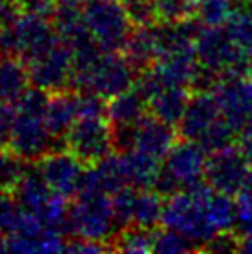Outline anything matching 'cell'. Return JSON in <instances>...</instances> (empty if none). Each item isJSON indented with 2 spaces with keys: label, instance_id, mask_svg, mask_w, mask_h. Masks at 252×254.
<instances>
[{
  "label": "cell",
  "instance_id": "cell-1",
  "mask_svg": "<svg viewBox=\"0 0 252 254\" xmlns=\"http://www.w3.org/2000/svg\"><path fill=\"white\" fill-rule=\"evenodd\" d=\"M239 219L236 198L213 190L210 184L169 195L161 225L184 234L198 249L228 234Z\"/></svg>",
  "mask_w": 252,
  "mask_h": 254
},
{
  "label": "cell",
  "instance_id": "cell-2",
  "mask_svg": "<svg viewBox=\"0 0 252 254\" xmlns=\"http://www.w3.org/2000/svg\"><path fill=\"white\" fill-rule=\"evenodd\" d=\"M49 97V91L34 87L26 89L24 95L13 104L15 117L7 147L28 163H37L43 156L62 145L52 135L45 119Z\"/></svg>",
  "mask_w": 252,
  "mask_h": 254
},
{
  "label": "cell",
  "instance_id": "cell-3",
  "mask_svg": "<svg viewBox=\"0 0 252 254\" xmlns=\"http://www.w3.org/2000/svg\"><path fill=\"white\" fill-rule=\"evenodd\" d=\"M195 49L200 72L215 80L228 74H247L252 69V52L234 37L228 26H206L198 30Z\"/></svg>",
  "mask_w": 252,
  "mask_h": 254
},
{
  "label": "cell",
  "instance_id": "cell-4",
  "mask_svg": "<svg viewBox=\"0 0 252 254\" xmlns=\"http://www.w3.org/2000/svg\"><path fill=\"white\" fill-rule=\"evenodd\" d=\"M178 127L180 134L186 139L198 143L208 152L232 145L234 135L238 137L236 130L230 127V123L221 112L211 89L210 91L202 89L191 95V100Z\"/></svg>",
  "mask_w": 252,
  "mask_h": 254
},
{
  "label": "cell",
  "instance_id": "cell-5",
  "mask_svg": "<svg viewBox=\"0 0 252 254\" xmlns=\"http://www.w3.org/2000/svg\"><path fill=\"white\" fill-rule=\"evenodd\" d=\"M67 223L70 236L104 243L112 241L119 228L112 197L104 191H78L69 204Z\"/></svg>",
  "mask_w": 252,
  "mask_h": 254
},
{
  "label": "cell",
  "instance_id": "cell-6",
  "mask_svg": "<svg viewBox=\"0 0 252 254\" xmlns=\"http://www.w3.org/2000/svg\"><path fill=\"white\" fill-rule=\"evenodd\" d=\"M58 37L50 19L17 7L11 19L0 26V54L17 56L26 64Z\"/></svg>",
  "mask_w": 252,
  "mask_h": 254
},
{
  "label": "cell",
  "instance_id": "cell-7",
  "mask_svg": "<svg viewBox=\"0 0 252 254\" xmlns=\"http://www.w3.org/2000/svg\"><path fill=\"white\" fill-rule=\"evenodd\" d=\"M210 152L204 150L198 143L186 141L176 143L163 160L160 175L154 188L161 195H173L176 191L193 190L206 184V167Z\"/></svg>",
  "mask_w": 252,
  "mask_h": 254
},
{
  "label": "cell",
  "instance_id": "cell-8",
  "mask_svg": "<svg viewBox=\"0 0 252 254\" xmlns=\"http://www.w3.org/2000/svg\"><path fill=\"white\" fill-rule=\"evenodd\" d=\"M135 72L128 58L119 52H102L87 69L74 72L72 89L95 91L110 100L135 85Z\"/></svg>",
  "mask_w": 252,
  "mask_h": 254
},
{
  "label": "cell",
  "instance_id": "cell-9",
  "mask_svg": "<svg viewBox=\"0 0 252 254\" xmlns=\"http://www.w3.org/2000/svg\"><path fill=\"white\" fill-rule=\"evenodd\" d=\"M84 19L102 52L123 50L133 30L123 0H84Z\"/></svg>",
  "mask_w": 252,
  "mask_h": 254
},
{
  "label": "cell",
  "instance_id": "cell-10",
  "mask_svg": "<svg viewBox=\"0 0 252 254\" xmlns=\"http://www.w3.org/2000/svg\"><path fill=\"white\" fill-rule=\"evenodd\" d=\"M63 147L89 167L110 156L115 148L112 123L106 115L78 117L65 134Z\"/></svg>",
  "mask_w": 252,
  "mask_h": 254
},
{
  "label": "cell",
  "instance_id": "cell-11",
  "mask_svg": "<svg viewBox=\"0 0 252 254\" xmlns=\"http://www.w3.org/2000/svg\"><path fill=\"white\" fill-rule=\"evenodd\" d=\"M30 82L45 91L72 89L74 80V54L65 41H56L26 62Z\"/></svg>",
  "mask_w": 252,
  "mask_h": 254
},
{
  "label": "cell",
  "instance_id": "cell-12",
  "mask_svg": "<svg viewBox=\"0 0 252 254\" xmlns=\"http://www.w3.org/2000/svg\"><path fill=\"white\" fill-rule=\"evenodd\" d=\"M211 93L236 134L252 125V82L249 72L219 78L211 85Z\"/></svg>",
  "mask_w": 252,
  "mask_h": 254
},
{
  "label": "cell",
  "instance_id": "cell-13",
  "mask_svg": "<svg viewBox=\"0 0 252 254\" xmlns=\"http://www.w3.org/2000/svg\"><path fill=\"white\" fill-rule=\"evenodd\" d=\"M37 169L41 171L45 180L56 193L65 198H72L82 186L87 165H84L65 147H60L43 156L37 162Z\"/></svg>",
  "mask_w": 252,
  "mask_h": 254
},
{
  "label": "cell",
  "instance_id": "cell-14",
  "mask_svg": "<svg viewBox=\"0 0 252 254\" xmlns=\"http://www.w3.org/2000/svg\"><path fill=\"white\" fill-rule=\"evenodd\" d=\"M251 171V163L245 160L241 150L232 145L217 148L208 156L206 167V184H210L213 190L236 197L239 188L243 186L247 175Z\"/></svg>",
  "mask_w": 252,
  "mask_h": 254
},
{
  "label": "cell",
  "instance_id": "cell-15",
  "mask_svg": "<svg viewBox=\"0 0 252 254\" xmlns=\"http://www.w3.org/2000/svg\"><path fill=\"white\" fill-rule=\"evenodd\" d=\"M176 145L175 125H169L165 121L158 119L156 115H145L133 128L132 148L141 150L145 154L152 156L156 160H163Z\"/></svg>",
  "mask_w": 252,
  "mask_h": 254
},
{
  "label": "cell",
  "instance_id": "cell-16",
  "mask_svg": "<svg viewBox=\"0 0 252 254\" xmlns=\"http://www.w3.org/2000/svg\"><path fill=\"white\" fill-rule=\"evenodd\" d=\"M119 162L126 186L135 188V190L154 188L161 167L160 160L135 148H128V150L119 152Z\"/></svg>",
  "mask_w": 252,
  "mask_h": 254
},
{
  "label": "cell",
  "instance_id": "cell-17",
  "mask_svg": "<svg viewBox=\"0 0 252 254\" xmlns=\"http://www.w3.org/2000/svg\"><path fill=\"white\" fill-rule=\"evenodd\" d=\"M147 110L148 100L133 85L128 91L121 93V95L108 100V104H106V117L110 119L113 128H128L135 127L147 115Z\"/></svg>",
  "mask_w": 252,
  "mask_h": 254
},
{
  "label": "cell",
  "instance_id": "cell-18",
  "mask_svg": "<svg viewBox=\"0 0 252 254\" xmlns=\"http://www.w3.org/2000/svg\"><path fill=\"white\" fill-rule=\"evenodd\" d=\"M45 119H47V125H49L52 135L63 145L65 134L69 132V128L78 119L76 91L62 89V91L50 93Z\"/></svg>",
  "mask_w": 252,
  "mask_h": 254
},
{
  "label": "cell",
  "instance_id": "cell-19",
  "mask_svg": "<svg viewBox=\"0 0 252 254\" xmlns=\"http://www.w3.org/2000/svg\"><path fill=\"white\" fill-rule=\"evenodd\" d=\"M123 54L128 58V62L139 72L148 69L158 60V54H160L156 24L135 26L132 30V34L128 36V39H126Z\"/></svg>",
  "mask_w": 252,
  "mask_h": 254
},
{
  "label": "cell",
  "instance_id": "cell-20",
  "mask_svg": "<svg viewBox=\"0 0 252 254\" xmlns=\"http://www.w3.org/2000/svg\"><path fill=\"white\" fill-rule=\"evenodd\" d=\"M30 74L24 60L0 54V102L15 104L28 89Z\"/></svg>",
  "mask_w": 252,
  "mask_h": 254
},
{
  "label": "cell",
  "instance_id": "cell-21",
  "mask_svg": "<svg viewBox=\"0 0 252 254\" xmlns=\"http://www.w3.org/2000/svg\"><path fill=\"white\" fill-rule=\"evenodd\" d=\"M189 87H158L148 97V110L158 119L169 125H178L182 121L186 108H188L191 95Z\"/></svg>",
  "mask_w": 252,
  "mask_h": 254
},
{
  "label": "cell",
  "instance_id": "cell-22",
  "mask_svg": "<svg viewBox=\"0 0 252 254\" xmlns=\"http://www.w3.org/2000/svg\"><path fill=\"white\" fill-rule=\"evenodd\" d=\"M163 208L165 200L161 193L156 188L137 190L135 204H133V221L132 225L143 226V228H154L156 225H161L163 219Z\"/></svg>",
  "mask_w": 252,
  "mask_h": 254
},
{
  "label": "cell",
  "instance_id": "cell-23",
  "mask_svg": "<svg viewBox=\"0 0 252 254\" xmlns=\"http://www.w3.org/2000/svg\"><path fill=\"white\" fill-rule=\"evenodd\" d=\"M112 251L130 254H145L154 251V232L150 228L130 225L121 228L112 240Z\"/></svg>",
  "mask_w": 252,
  "mask_h": 254
},
{
  "label": "cell",
  "instance_id": "cell-24",
  "mask_svg": "<svg viewBox=\"0 0 252 254\" xmlns=\"http://www.w3.org/2000/svg\"><path fill=\"white\" fill-rule=\"evenodd\" d=\"M234 0H195V17L204 26H224L236 11Z\"/></svg>",
  "mask_w": 252,
  "mask_h": 254
},
{
  "label": "cell",
  "instance_id": "cell-25",
  "mask_svg": "<svg viewBox=\"0 0 252 254\" xmlns=\"http://www.w3.org/2000/svg\"><path fill=\"white\" fill-rule=\"evenodd\" d=\"M26 163H28L26 160H22L9 147H0V191L13 193L22 175L28 169Z\"/></svg>",
  "mask_w": 252,
  "mask_h": 254
},
{
  "label": "cell",
  "instance_id": "cell-26",
  "mask_svg": "<svg viewBox=\"0 0 252 254\" xmlns=\"http://www.w3.org/2000/svg\"><path fill=\"white\" fill-rule=\"evenodd\" d=\"M24 217V208L11 191H0V232L13 234Z\"/></svg>",
  "mask_w": 252,
  "mask_h": 254
},
{
  "label": "cell",
  "instance_id": "cell-27",
  "mask_svg": "<svg viewBox=\"0 0 252 254\" xmlns=\"http://www.w3.org/2000/svg\"><path fill=\"white\" fill-rule=\"evenodd\" d=\"M196 245L191 240H188L184 234L176 232L173 228H165L154 234V251L152 253L160 254H180L196 251Z\"/></svg>",
  "mask_w": 252,
  "mask_h": 254
},
{
  "label": "cell",
  "instance_id": "cell-28",
  "mask_svg": "<svg viewBox=\"0 0 252 254\" xmlns=\"http://www.w3.org/2000/svg\"><path fill=\"white\" fill-rule=\"evenodd\" d=\"M234 37L238 39L249 52H252V4L236 7L230 21L226 22Z\"/></svg>",
  "mask_w": 252,
  "mask_h": 254
},
{
  "label": "cell",
  "instance_id": "cell-29",
  "mask_svg": "<svg viewBox=\"0 0 252 254\" xmlns=\"http://www.w3.org/2000/svg\"><path fill=\"white\" fill-rule=\"evenodd\" d=\"M158 19L163 22H176L191 19L195 15V0H152Z\"/></svg>",
  "mask_w": 252,
  "mask_h": 254
},
{
  "label": "cell",
  "instance_id": "cell-30",
  "mask_svg": "<svg viewBox=\"0 0 252 254\" xmlns=\"http://www.w3.org/2000/svg\"><path fill=\"white\" fill-rule=\"evenodd\" d=\"M133 26H150L160 22L152 0H123Z\"/></svg>",
  "mask_w": 252,
  "mask_h": 254
},
{
  "label": "cell",
  "instance_id": "cell-31",
  "mask_svg": "<svg viewBox=\"0 0 252 254\" xmlns=\"http://www.w3.org/2000/svg\"><path fill=\"white\" fill-rule=\"evenodd\" d=\"M236 204H238L239 215H252V167L243 186L236 193Z\"/></svg>",
  "mask_w": 252,
  "mask_h": 254
},
{
  "label": "cell",
  "instance_id": "cell-32",
  "mask_svg": "<svg viewBox=\"0 0 252 254\" xmlns=\"http://www.w3.org/2000/svg\"><path fill=\"white\" fill-rule=\"evenodd\" d=\"M15 108L13 104H2L0 102V147H6L9 143L11 127H13Z\"/></svg>",
  "mask_w": 252,
  "mask_h": 254
},
{
  "label": "cell",
  "instance_id": "cell-33",
  "mask_svg": "<svg viewBox=\"0 0 252 254\" xmlns=\"http://www.w3.org/2000/svg\"><path fill=\"white\" fill-rule=\"evenodd\" d=\"M238 223V249L245 253H252V215H239Z\"/></svg>",
  "mask_w": 252,
  "mask_h": 254
},
{
  "label": "cell",
  "instance_id": "cell-34",
  "mask_svg": "<svg viewBox=\"0 0 252 254\" xmlns=\"http://www.w3.org/2000/svg\"><path fill=\"white\" fill-rule=\"evenodd\" d=\"M238 148L241 150V154L245 156V160L251 163L252 167V125L243 128L238 134Z\"/></svg>",
  "mask_w": 252,
  "mask_h": 254
},
{
  "label": "cell",
  "instance_id": "cell-35",
  "mask_svg": "<svg viewBox=\"0 0 252 254\" xmlns=\"http://www.w3.org/2000/svg\"><path fill=\"white\" fill-rule=\"evenodd\" d=\"M17 11L13 0H0V26L11 19V15Z\"/></svg>",
  "mask_w": 252,
  "mask_h": 254
},
{
  "label": "cell",
  "instance_id": "cell-36",
  "mask_svg": "<svg viewBox=\"0 0 252 254\" xmlns=\"http://www.w3.org/2000/svg\"><path fill=\"white\" fill-rule=\"evenodd\" d=\"M7 251V236L4 232H0V253Z\"/></svg>",
  "mask_w": 252,
  "mask_h": 254
},
{
  "label": "cell",
  "instance_id": "cell-37",
  "mask_svg": "<svg viewBox=\"0 0 252 254\" xmlns=\"http://www.w3.org/2000/svg\"><path fill=\"white\" fill-rule=\"evenodd\" d=\"M249 78H251V82H252V69L249 71Z\"/></svg>",
  "mask_w": 252,
  "mask_h": 254
}]
</instances>
